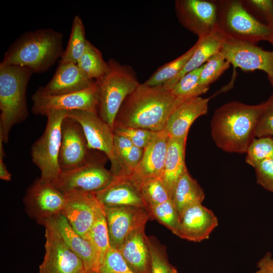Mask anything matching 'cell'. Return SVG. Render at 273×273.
Masks as SVG:
<instances>
[{
	"label": "cell",
	"mask_w": 273,
	"mask_h": 273,
	"mask_svg": "<svg viewBox=\"0 0 273 273\" xmlns=\"http://www.w3.org/2000/svg\"><path fill=\"white\" fill-rule=\"evenodd\" d=\"M93 193L103 207L131 206L144 208L148 211L139 191L130 181L123 178L115 177L105 188Z\"/></svg>",
	"instance_id": "obj_22"
},
{
	"label": "cell",
	"mask_w": 273,
	"mask_h": 273,
	"mask_svg": "<svg viewBox=\"0 0 273 273\" xmlns=\"http://www.w3.org/2000/svg\"><path fill=\"white\" fill-rule=\"evenodd\" d=\"M174 10L180 24L198 38L218 31L217 1L176 0Z\"/></svg>",
	"instance_id": "obj_12"
},
{
	"label": "cell",
	"mask_w": 273,
	"mask_h": 273,
	"mask_svg": "<svg viewBox=\"0 0 273 273\" xmlns=\"http://www.w3.org/2000/svg\"><path fill=\"white\" fill-rule=\"evenodd\" d=\"M45 228V253L38 273H87L81 259L68 246L53 223Z\"/></svg>",
	"instance_id": "obj_9"
},
{
	"label": "cell",
	"mask_w": 273,
	"mask_h": 273,
	"mask_svg": "<svg viewBox=\"0 0 273 273\" xmlns=\"http://www.w3.org/2000/svg\"><path fill=\"white\" fill-rule=\"evenodd\" d=\"M149 212L152 218L156 219L174 234L178 224L179 215L171 199L151 207Z\"/></svg>",
	"instance_id": "obj_36"
},
{
	"label": "cell",
	"mask_w": 273,
	"mask_h": 273,
	"mask_svg": "<svg viewBox=\"0 0 273 273\" xmlns=\"http://www.w3.org/2000/svg\"><path fill=\"white\" fill-rule=\"evenodd\" d=\"M67 116L80 124L89 149L104 153L110 161L111 172L114 176L119 177L120 166L115 156L114 133L111 128L101 118L98 112L73 110L67 112Z\"/></svg>",
	"instance_id": "obj_10"
},
{
	"label": "cell",
	"mask_w": 273,
	"mask_h": 273,
	"mask_svg": "<svg viewBox=\"0 0 273 273\" xmlns=\"http://www.w3.org/2000/svg\"><path fill=\"white\" fill-rule=\"evenodd\" d=\"M246 9L254 10L262 16L266 24L272 29L273 27V1L247 0L242 1Z\"/></svg>",
	"instance_id": "obj_43"
},
{
	"label": "cell",
	"mask_w": 273,
	"mask_h": 273,
	"mask_svg": "<svg viewBox=\"0 0 273 273\" xmlns=\"http://www.w3.org/2000/svg\"><path fill=\"white\" fill-rule=\"evenodd\" d=\"M257 269L254 273H273V255L266 253L257 263Z\"/></svg>",
	"instance_id": "obj_45"
},
{
	"label": "cell",
	"mask_w": 273,
	"mask_h": 273,
	"mask_svg": "<svg viewBox=\"0 0 273 273\" xmlns=\"http://www.w3.org/2000/svg\"><path fill=\"white\" fill-rule=\"evenodd\" d=\"M64 195L66 200L62 214L73 229L87 240L101 204L93 192H71Z\"/></svg>",
	"instance_id": "obj_18"
},
{
	"label": "cell",
	"mask_w": 273,
	"mask_h": 273,
	"mask_svg": "<svg viewBox=\"0 0 273 273\" xmlns=\"http://www.w3.org/2000/svg\"><path fill=\"white\" fill-rule=\"evenodd\" d=\"M87 240L90 242L93 248L98 273L104 257L111 247L106 218L101 205L97 208L95 219L88 233Z\"/></svg>",
	"instance_id": "obj_28"
},
{
	"label": "cell",
	"mask_w": 273,
	"mask_h": 273,
	"mask_svg": "<svg viewBox=\"0 0 273 273\" xmlns=\"http://www.w3.org/2000/svg\"><path fill=\"white\" fill-rule=\"evenodd\" d=\"M83 129L74 119L66 117L61 125V141L59 156L61 171L72 170L84 165L92 154Z\"/></svg>",
	"instance_id": "obj_16"
},
{
	"label": "cell",
	"mask_w": 273,
	"mask_h": 273,
	"mask_svg": "<svg viewBox=\"0 0 273 273\" xmlns=\"http://www.w3.org/2000/svg\"><path fill=\"white\" fill-rule=\"evenodd\" d=\"M270 84H271V85L273 87V80H271L270 81Z\"/></svg>",
	"instance_id": "obj_49"
},
{
	"label": "cell",
	"mask_w": 273,
	"mask_h": 273,
	"mask_svg": "<svg viewBox=\"0 0 273 273\" xmlns=\"http://www.w3.org/2000/svg\"><path fill=\"white\" fill-rule=\"evenodd\" d=\"M111 247L119 250L128 236L152 218L145 208L131 206L103 207Z\"/></svg>",
	"instance_id": "obj_15"
},
{
	"label": "cell",
	"mask_w": 273,
	"mask_h": 273,
	"mask_svg": "<svg viewBox=\"0 0 273 273\" xmlns=\"http://www.w3.org/2000/svg\"><path fill=\"white\" fill-rule=\"evenodd\" d=\"M246 153V162L253 167L263 160H273V138H254Z\"/></svg>",
	"instance_id": "obj_35"
},
{
	"label": "cell",
	"mask_w": 273,
	"mask_h": 273,
	"mask_svg": "<svg viewBox=\"0 0 273 273\" xmlns=\"http://www.w3.org/2000/svg\"><path fill=\"white\" fill-rule=\"evenodd\" d=\"M105 157L91 154L88 161L75 169L61 171L52 183L63 194L71 192H94L109 185L115 176L105 166Z\"/></svg>",
	"instance_id": "obj_8"
},
{
	"label": "cell",
	"mask_w": 273,
	"mask_h": 273,
	"mask_svg": "<svg viewBox=\"0 0 273 273\" xmlns=\"http://www.w3.org/2000/svg\"><path fill=\"white\" fill-rule=\"evenodd\" d=\"M65 195L51 183L36 179L27 189L23 198L25 209L29 216L39 224L62 214Z\"/></svg>",
	"instance_id": "obj_13"
},
{
	"label": "cell",
	"mask_w": 273,
	"mask_h": 273,
	"mask_svg": "<svg viewBox=\"0 0 273 273\" xmlns=\"http://www.w3.org/2000/svg\"><path fill=\"white\" fill-rule=\"evenodd\" d=\"M98 273H134L119 250L110 247L100 265Z\"/></svg>",
	"instance_id": "obj_37"
},
{
	"label": "cell",
	"mask_w": 273,
	"mask_h": 273,
	"mask_svg": "<svg viewBox=\"0 0 273 273\" xmlns=\"http://www.w3.org/2000/svg\"><path fill=\"white\" fill-rule=\"evenodd\" d=\"M99 87L97 81L92 87L83 90L60 95L44 93L39 86L32 96V112L46 116L53 111L83 110L98 112Z\"/></svg>",
	"instance_id": "obj_11"
},
{
	"label": "cell",
	"mask_w": 273,
	"mask_h": 273,
	"mask_svg": "<svg viewBox=\"0 0 273 273\" xmlns=\"http://www.w3.org/2000/svg\"><path fill=\"white\" fill-rule=\"evenodd\" d=\"M118 250L134 273H151L149 240L145 228L130 234Z\"/></svg>",
	"instance_id": "obj_23"
},
{
	"label": "cell",
	"mask_w": 273,
	"mask_h": 273,
	"mask_svg": "<svg viewBox=\"0 0 273 273\" xmlns=\"http://www.w3.org/2000/svg\"><path fill=\"white\" fill-rule=\"evenodd\" d=\"M187 138L169 139L162 179L167 188L171 199L175 186L184 171Z\"/></svg>",
	"instance_id": "obj_25"
},
{
	"label": "cell",
	"mask_w": 273,
	"mask_h": 273,
	"mask_svg": "<svg viewBox=\"0 0 273 273\" xmlns=\"http://www.w3.org/2000/svg\"><path fill=\"white\" fill-rule=\"evenodd\" d=\"M183 100L163 85L152 86L144 82L140 83L123 101L115 118L114 127L126 126L154 132L161 131L171 112Z\"/></svg>",
	"instance_id": "obj_1"
},
{
	"label": "cell",
	"mask_w": 273,
	"mask_h": 273,
	"mask_svg": "<svg viewBox=\"0 0 273 273\" xmlns=\"http://www.w3.org/2000/svg\"><path fill=\"white\" fill-rule=\"evenodd\" d=\"M50 220L68 246L81 259L87 272L98 273L96 257L90 242L80 236L62 214L54 216Z\"/></svg>",
	"instance_id": "obj_24"
},
{
	"label": "cell",
	"mask_w": 273,
	"mask_h": 273,
	"mask_svg": "<svg viewBox=\"0 0 273 273\" xmlns=\"http://www.w3.org/2000/svg\"><path fill=\"white\" fill-rule=\"evenodd\" d=\"M97 81L86 75L77 63L60 62L50 81L42 91L50 95H60L83 90L94 85Z\"/></svg>",
	"instance_id": "obj_21"
},
{
	"label": "cell",
	"mask_w": 273,
	"mask_h": 273,
	"mask_svg": "<svg viewBox=\"0 0 273 273\" xmlns=\"http://www.w3.org/2000/svg\"><path fill=\"white\" fill-rule=\"evenodd\" d=\"M266 41H268L273 46V27L272 28V33L268 37Z\"/></svg>",
	"instance_id": "obj_47"
},
{
	"label": "cell",
	"mask_w": 273,
	"mask_h": 273,
	"mask_svg": "<svg viewBox=\"0 0 273 273\" xmlns=\"http://www.w3.org/2000/svg\"><path fill=\"white\" fill-rule=\"evenodd\" d=\"M203 65L187 73L178 80L171 89L175 96L185 100L200 97L208 91V89L203 87L199 84L200 74Z\"/></svg>",
	"instance_id": "obj_32"
},
{
	"label": "cell",
	"mask_w": 273,
	"mask_h": 273,
	"mask_svg": "<svg viewBox=\"0 0 273 273\" xmlns=\"http://www.w3.org/2000/svg\"><path fill=\"white\" fill-rule=\"evenodd\" d=\"M255 136V138L273 136V92L264 102V109L256 127Z\"/></svg>",
	"instance_id": "obj_40"
},
{
	"label": "cell",
	"mask_w": 273,
	"mask_h": 273,
	"mask_svg": "<svg viewBox=\"0 0 273 273\" xmlns=\"http://www.w3.org/2000/svg\"><path fill=\"white\" fill-rule=\"evenodd\" d=\"M87 273H96V272H87Z\"/></svg>",
	"instance_id": "obj_50"
},
{
	"label": "cell",
	"mask_w": 273,
	"mask_h": 273,
	"mask_svg": "<svg viewBox=\"0 0 273 273\" xmlns=\"http://www.w3.org/2000/svg\"><path fill=\"white\" fill-rule=\"evenodd\" d=\"M133 146L132 142L127 138L114 134V148L116 159L118 155L127 151Z\"/></svg>",
	"instance_id": "obj_44"
},
{
	"label": "cell",
	"mask_w": 273,
	"mask_h": 273,
	"mask_svg": "<svg viewBox=\"0 0 273 273\" xmlns=\"http://www.w3.org/2000/svg\"><path fill=\"white\" fill-rule=\"evenodd\" d=\"M218 219L214 212L202 204L191 206L179 215V221L174 235L194 242L209 239L218 225Z\"/></svg>",
	"instance_id": "obj_19"
},
{
	"label": "cell",
	"mask_w": 273,
	"mask_h": 273,
	"mask_svg": "<svg viewBox=\"0 0 273 273\" xmlns=\"http://www.w3.org/2000/svg\"><path fill=\"white\" fill-rule=\"evenodd\" d=\"M209 101V98L201 97L183 100L171 112L164 130L170 138H187L194 122L207 114Z\"/></svg>",
	"instance_id": "obj_20"
},
{
	"label": "cell",
	"mask_w": 273,
	"mask_h": 273,
	"mask_svg": "<svg viewBox=\"0 0 273 273\" xmlns=\"http://www.w3.org/2000/svg\"><path fill=\"white\" fill-rule=\"evenodd\" d=\"M264 107V102L250 105L232 101L216 109L210 125L216 145L226 152L246 153Z\"/></svg>",
	"instance_id": "obj_2"
},
{
	"label": "cell",
	"mask_w": 273,
	"mask_h": 273,
	"mask_svg": "<svg viewBox=\"0 0 273 273\" xmlns=\"http://www.w3.org/2000/svg\"><path fill=\"white\" fill-rule=\"evenodd\" d=\"M218 32L224 40L253 44L266 40L272 29L249 12L242 1H217Z\"/></svg>",
	"instance_id": "obj_6"
},
{
	"label": "cell",
	"mask_w": 273,
	"mask_h": 273,
	"mask_svg": "<svg viewBox=\"0 0 273 273\" xmlns=\"http://www.w3.org/2000/svg\"><path fill=\"white\" fill-rule=\"evenodd\" d=\"M33 73L27 67L0 63V137L4 143L13 126L28 116L26 89Z\"/></svg>",
	"instance_id": "obj_4"
},
{
	"label": "cell",
	"mask_w": 273,
	"mask_h": 273,
	"mask_svg": "<svg viewBox=\"0 0 273 273\" xmlns=\"http://www.w3.org/2000/svg\"><path fill=\"white\" fill-rule=\"evenodd\" d=\"M172 273H178L177 269L173 266L172 267Z\"/></svg>",
	"instance_id": "obj_48"
},
{
	"label": "cell",
	"mask_w": 273,
	"mask_h": 273,
	"mask_svg": "<svg viewBox=\"0 0 273 273\" xmlns=\"http://www.w3.org/2000/svg\"><path fill=\"white\" fill-rule=\"evenodd\" d=\"M3 141L0 138V178L5 181H10L12 175L4 162L5 153L3 149Z\"/></svg>",
	"instance_id": "obj_46"
},
{
	"label": "cell",
	"mask_w": 273,
	"mask_h": 273,
	"mask_svg": "<svg viewBox=\"0 0 273 273\" xmlns=\"http://www.w3.org/2000/svg\"><path fill=\"white\" fill-rule=\"evenodd\" d=\"M109 70L100 80L99 87V115L113 130L118 111L126 97L140 83L130 66L122 65L114 59L107 62Z\"/></svg>",
	"instance_id": "obj_5"
},
{
	"label": "cell",
	"mask_w": 273,
	"mask_h": 273,
	"mask_svg": "<svg viewBox=\"0 0 273 273\" xmlns=\"http://www.w3.org/2000/svg\"><path fill=\"white\" fill-rule=\"evenodd\" d=\"M113 132L127 138L134 146L142 149L147 145L155 133L148 129L126 126L114 127Z\"/></svg>",
	"instance_id": "obj_39"
},
{
	"label": "cell",
	"mask_w": 273,
	"mask_h": 273,
	"mask_svg": "<svg viewBox=\"0 0 273 273\" xmlns=\"http://www.w3.org/2000/svg\"><path fill=\"white\" fill-rule=\"evenodd\" d=\"M87 42L83 23L81 18L76 15L73 20L67 46L63 53L60 62L77 63L84 52Z\"/></svg>",
	"instance_id": "obj_30"
},
{
	"label": "cell",
	"mask_w": 273,
	"mask_h": 273,
	"mask_svg": "<svg viewBox=\"0 0 273 273\" xmlns=\"http://www.w3.org/2000/svg\"><path fill=\"white\" fill-rule=\"evenodd\" d=\"M169 139V135L164 129L155 132L144 148L140 162L126 179L138 190L142 182L146 179L152 177L162 178Z\"/></svg>",
	"instance_id": "obj_17"
},
{
	"label": "cell",
	"mask_w": 273,
	"mask_h": 273,
	"mask_svg": "<svg viewBox=\"0 0 273 273\" xmlns=\"http://www.w3.org/2000/svg\"><path fill=\"white\" fill-rule=\"evenodd\" d=\"M205 196L202 188L186 169L175 186L172 200L179 215L188 207L202 204Z\"/></svg>",
	"instance_id": "obj_27"
},
{
	"label": "cell",
	"mask_w": 273,
	"mask_h": 273,
	"mask_svg": "<svg viewBox=\"0 0 273 273\" xmlns=\"http://www.w3.org/2000/svg\"><path fill=\"white\" fill-rule=\"evenodd\" d=\"M224 40L218 31L207 36L198 38L196 42L197 48L183 69L174 79L163 86L171 89L182 76L191 71L201 67L210 57L219 53Z\"/></svg>",
	"instance_id": "obj_26"
},
{
	"label": "cell",
	"mask_w": 273,
	"mask_h": 273,
	"mask_svg": "<svg viewBox=\"0 0 273 273\" xmlns=\"http://www.w3.org/2000/svg\"><path fill=\"white\" fill-rule=\"evenodd\" d=\"M253 168L257 184L273 193V160H263Z\"/></svg>",
	"instance_id": "obj_42"
},
{
	"label": "cell",
	"mask_w": 273,
	"mask_h": 273,
	"mask_svg": "<svg viewBox=\"0 0 273 273\" xmlns=\"http://www.w3.org/2000/svg\"><path fill=\"white\" fill-rule=\"evenodd\" d=\"M220 53L235 68L244 71H263L273 80V51H266L256 44L224 40Z\"/></svg>",
	"instance_id": "obj_14"
},
{
	"label": "cell",
	"mask_w": 273,
	"mask_h": 273,
	"mask_svg": "<svg viewBox=\"0 0 273 273\" xmlns=\"http://www.w3.org/2000/svg\"><path fill=\"white\" fill-rule=\"evenodd\" d=\"M138 190L148 206V211L151 207L171 199L167 188L159 177L144 180Z\"/></svg>",
	"instance_id": "obj_33"
},
{
	"label": "cell",
	"mask_w": 273,
	"mask_h": 273,
	"mask_svg": "<svg viewBox=\"0 0 273 273\" xmlns=\"http://www.w3.org/2000/svg\"><path fill=\"white\" fill-rule=\"evenodd\" d=\"M230 65L220 51L214 55L203 65L200 76V85L209 89L210 85L215 81Z\"/></svg>",
	"instance_id": "obj_34"
},
{
	"label": "cell",
	"mask_w": 273,
	"mask_h": 273,
	"mask_svg": "<svg viewBox=\"0 0 273 273\" xmlns=\"http://www.w3.org/2000/svg\"><path fill=\"white\" fill-rule=\"evenodd\" d=\"M63 41V34L51 28L25 32L10 46L1 63L43 73L61 57Z\"/></svg>",
	"instance_id": "obj_3"
},
{
	"label": "cell",
	"mask_w": 273,
	"mask_h": 273,
	"mask_svg": "<svg viewBox=\"0 0 273 273\" xmlns=\"http://www.w3.org/2000/svg\"><path fill=\"white\" fill-rule=\"evenodd\" d=\"M77 64L89 78L98 81L108 72L109 66L101 52L88 40L83 55Z\"/></svg>",
	"instance_id": "obj_29"
},
{
	"label": "cell",
	"mask_w": 273,
	"mask_h": 273,
	"mask_svg": "<svg viewBox=\"0 0 273 273\" xmlns=\"http://www.w3.org/2000/svg\"><path fill=\"white\" fill-rule=\"evenodd\" d=\"M151 258V273H172L164 249L152 239L149 238Z\"/></svg>",
	"instance_id": "obj_41"
},
{
	"label": "cell",
	"mask_w": 273,
	"mask_h": 273,
	"mask_svg": "<svg viewBox=\"0 0 273 273\" xmlns=\"http://www.w3.org/2000/svg\"><path fill=\"white\" fill-rule=\"evenodd\" d=\"M197 46L196 42L181 56L160 67L144 83L152 86H161L174 79L190 59Z\"/></svg>",
	"instance_id": "obj_31"
},
{
	"label": "cell",
	"mask_w": 273,
	"mask_h": 273,
	"mask_svg": "<svg viewBox=\"0 0 273 273\" xmlns=\"http://www.w3.org/2000/svg\"><path fill=\"white\" fill-rule=\"evenodd\" d=\"M144 149L133 146L127 151L117 156L120 166L119 177L127 179L133 172L143 156Z\"/></svg>",
	"instance_id": "obj_38"
},
{
	"label": "cell",
	"mask_w": 273,
	"mask_h": 273,
	"mask_svg": "<svg viewBox=\"0 0 273 273\" xmlns=\"http://www.w3.org/2000/svg\"><path fill=\"white\" fill-rule=\"evenodd\" d=\"M67 112L58 110L46 116L47 122L42 134L32 145L31 156L33 163L40 171L39 179L52 183L61 170L59 156L61 141V125Z\"/></svg>",
	"instance_id": "obj_7"
}]
</instances>
